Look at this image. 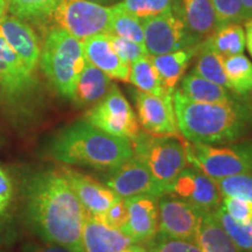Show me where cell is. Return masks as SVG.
Returning a JSON list of instances; mask_svg holds the SVG:
<instances>
[{
	"mask_svg": "<svg viewBox=\"0 0 252 252\" xmlns=\"http://www.w3.org/2000/svg\"><path fill=\"white\" fill-rule=\"evenodd\" d=\"M127 203H126V200L125 198H119L102 216L96 217H98L100 220H103L106 225L122 230V228L126 223V220H127Z\"/></svg>",
	"mask_w": 252,
	"mask_h": 252,
	"instance_id": "obj_39",
	"label": "cell"
},
{
	"mask_svg": "<svg viewBox=\"0 0 252 252\" xmlns=\"http://www.w3.org/2000/svg\"><path fill=\"white\" fill-rule=\"evenodd\" d=\"M203 42L219 53L223 59L243 54L247 47L245 30L238 23L224 24Z\"/></svg>",
	"mask_w": 252,
	"mask_h": 252,
	"instance_id": "obj_25",
	"label": "cell"
},
{
	"mask_svg": "<svg viewBox=\"0 0 252 252\" xmlns=\"http://www.w3.org/2000/svg\"><path fill=\"white\" fill-rule=\"evenodd\" d=\"M245 43H247L249 53L252 56V19L245 21Z\"/></svg>",
	"mask_w": 252,
	"mask_h": 252,
	"instance_id": "obj_41",
	"label": "cell"
},
{
	"mask_svg": "<svg viewBox=\"0 0 252 252\" xmlns=\"http://www.w3.org/2000/svg\"><path fill=\"white\" fill-rule=\"evenodd\" d=\"M133 156L141 160L167 193L176 175L187 166L184 141L176 137H157L141 132L132 143Z\"/></svg>",
	"mask_w": 252,
	"mask_h": 252,
	"instance_id": "obj_6",
	"label": "cell"
},
{
	"mask_svg": "<svg viewBox=\"0 0 252 252\" xmlns=\"http://www.w3.org/2000/svg\"><path fill=\"white\" fill-rule=\"evenodd\" d=\"M14 200L13 181L4 167L0 165V243H11L14 237Z\"/></svg>",
	"mask_w": 252,
	"mask_h": 252,
	"instance_id": "obj_27",
	"label": "cell"
},
{
	"mask_svg": "<svg viewBox=\"0 0 252 252\" xmlns=\"http://www.w3.org/2000/svg\"><path fill=\"white\" fill-rule=\"evenodd\" d=\"M89 1L96 2V4H99V5H103V4H110V2L116 1V0H89Z\"/></svg>",
	"mask_w": 252,
	"mask_h": 252,
	"instance_id": "obj_45",
	"label": "cell"
},
{
	"mask_svg": "<svg viewBox=\"0 0 252 252\" xmlns=\"http://www.w3.org/2000/svg\"><path fill=\"white\" fill-rule=\"evenodd\" d=\"M222 197H237L252 202V173H242L217 180Z\"/></svg>",
	"mask_w": 252,
	"mask_h": 252,
	"instance_id": "obj_33",
	"label": "cell"
},
{
	"mask_svg": "<svg viewBox=\"0 0 252 252\" xmlns=\"http://www.w3.org/2000/svg\"><path fill=\"white\" fill-rule=\"evenodd\" d=\"M108 37L111 43L112 48L116 50L119 58H121L125 63L131 65L132 63L137 61L144 56L149 55L145 46L138 45L133 41L124 39V37L113 35V34L108 33Z\"/></svg>",
	"mask_w": 252,
	"mask_h": 252,
	"instance_id": "obj_36",
	"label": "cell"
},
{
	"mask_svg": "<svg viewBox=\"0 0 252 252\" xmlns=\"http://www.w3.org/2000/svg\"><path fill=\"white\" fill-rule=\"evenodd\" d=\"M86 59L94 67L105 72L109 77L122 82H128L130 65L119 58L112 48L108 33L97 34L82 41Z\"/></svg>",
	"mask_w": 252,
	"mask_h": 252,
	"instance_id": "obj_20",
	"label": "cell"
},
{
	"mask_svg": "<svg viewBox=\"0 0 252 252\" xmlns=\"http://www.w3.org/2000/svg\"><path fill=\"white\" fill-rule=\"evenodd\" d=\"M191 72L230 90V84L223 67V58L202 42L197 46Z\"/></svg>",
	"mask_w": 252,
	"mask_h": 252,
	"instance_id": "obj_26",
	"label": "cell"
},
{
	"mask_svg": "<svg viewBox=\"0 0 252 252\" xmlns=\"http://www.w3.org/2000/svg\"><path fill=\"white\" fill-rule=\"evenodd\" d=\"M140 20L144 28L145 48L150 56L195 48L186 33L184 25L172 9Z\"/></svg>",
	"mask_w": 252,
	"mask_h": 252,
	"instance_id": "obj_9",
	"label": "cell"
},
{
	"mask_svg": "<svg viewBox=\"0 0 252 252\" xmlns=\"http://www.w3.org/2000/svg\"><path fill=\"white\" fill-rule=\"evenodd\" d=\"M212 213L226 235L235 242L237 247L245 252H252V223L250 224L238 223L225 212L222 204Z\"/></svg>",
	"mask_w": 252,
	"mask_h": 252,
	"instance_id": "obj_32",
	"label": "cell"
},
{
	"mask_svg": "<svg viewBox=\"0 0 252 252\" xmlns=\"http://www.w3.org/2000/svg\"><path fill=\"white\" fill-rule=\"evenodd\" d=\"M88 214L102 216L119 197L112 189L93 176L75 169L63 167L60 169Z\"/></svg>",
	"mask_w": 252,
	"mask_h": 252,
	"instance_id": "obj_17",
	"label": "cell"
},
{
	"mask_svg": "<svg viewBox=\"0 0 252 252\" xmlns=\"http://www.w3.org/2000/svg\"><path fill=\"white\" fill-rule=\"evenodd\" d=\"M145 249L147 252H202L194 242L173 238L160 231L145 243Z\"/></svg>",
	"mask_w": 252,
	"mask_h": 252,
	"instance_id": "obj_34",
	"label": "cell"
},
{
	"mask_svg": "<svg viewBox=\"0 0 252 252\" xmlns=\"http://www.w3.org/2000/svg\"><path fill=\"white\" fill-rule=\"evenodd\" d=\"M128 82H131L134 87L138 88V90L144 91V93L156 94L159 97L169 94L163 89L159 74H158L150 55L137 60L130 65Z\"/></svg>",
	"mask_w": 252,
	"mask_h": 252,
	"instance_id": "obj_30",
	"label": "cell"
},
{
	"mask_svg": "<svg viewBox=\"0 0 252 252\" xmlns=\"http://www.w3.org/2000/svg\"><path fill=\"white\" fill-rule=\"evenodd\" d=\"M133 99L138 123L146 133L157 137L180 138L173 106V96L167 94L159 97L135 90Z\"/></svg>",
	"mask_w": 252,
	"mask_h": 252,
	"instance_id": "obj_13",
	"label": "cell"
},
{
	"mask_svg": "<svg viewBox=\"0 0 252 252\" xmlns=\"http://www.w3.org/2000/svg\"><path fill=\"white\" fill-rule=\"evenodd\" d=\"M206 212L171 194L159 197V230L173 238L196 243Z\"/></svg>",
	"mask_w": 252,
	"mask_h": 252,
	"instance_id": "obj_11",
	"label": "cell"
},
{
	"mask_svg": "<svg viewBox=\"0 0 252 252\" xmlns=\"http://www.w3.org/2000/svg\"><path fill=\"white\" fill-rule=\"evenodd\" d=\"M0 30L25 67L31 72L35 71L40 60L41 47L39 37L31 25L14 15H5L0 21Z\"/></svg>",
	"mask_w": 252,
	"mask_h": 252,
	"instance_id": "obj_18",
	"label": "cell"
},
{
	"mask_svg": "<svg viewBox=\"0 0 252 252\" xmlns=\"http://www.w3.org/2000/svg\"><path fill=\"white\" fill-rule=\"evenodd\" d=\"M172 11L184 25L195 47L222 26L212 0H173Z\"/></svg>",
	"mask_w": 252,
	"mask_h": 252,
	"instance_id": "obj_15",
	"label": "cell"
},
{
	"mask_svg": "<svg viewBox=\"0 0 252 252\" xmlns=\"http://www.w3.org/2000/svg\"><path fill=\"white\" fill-rule=\"evenodd\" d=\"M112 19L108 33L131 40L138 45L145 46L144 28L141 20L131 14L119 4L112 5Z\"/></svg>",
	"mask_w": 252,
	"mask_h": 252,
	"instance_id": "obj_31",
	"label": "cell"
},
{
	"mask_svg": "<svg viewBox=\"0 0 252 252\" xmlns=\"http://www.w3.org/2000/svg\"><path fill=\"white\" fill-rule=\"evenodd\" d=\"M23 252H74L69 249L61 247L58 244H52V243H45L42 245L37 244H27L24 248Z\"/></svg>",
	"mask_w": 252,
	"mask_h": 252,
	"instance_id": "obj_40",
	"label": "cell"
},
{
	"mask_svg": "<svg viewBox=\"0 0 252 252\" xmlns=\"http://www.w3.org/2000/svg\"><path fill=\"white\" fill-rule=\"evenodd\" d=\"M179 91L187 98L201 103H229L242 98L226 88L189 72L182 77Z\"/></svg>",
	"mask_w": 252,
	"mask_h": 252,
	"instance_id": "obj_23",
	"label": "cell"
},
{
	"mask_svg": "<svg viewBox=\"0 0 252 252\" xmlns=\"http://www.w3.org/2000/svg\"><path fill=\"white\" fill-rule=\"evenodd\" d=\"M34 86L33 72L21 62L0 30V90L8 104L18 105Z\"/></svg>",
	"mask_w": 252,
	"mask_h": 252,
	"instance_id": "obj_14",
	"label": "cell"
},
{
	"mask_svg": "<svg viewBox=\"0 0 252 252\" xmlns=\"http://www.w3.org/2000/svg\"><path fill=\"white\" fill-rule=\"evenodd\" d=\"M23 197L27 224L40 239L84 252L87 212L60 169L32 173L24 180Z\"/></svg>",
	"mask_w": 252,
	"mask_h": 252,
	"instance_id": "obj_1",
	"label": "cell"
},
{
	"mask_svg": "<svg viewBox=\"0 0 252 252\" xmlns=\"http://www.w3.org/2000/svg\"><path fill=\"white\" fill-rule=\"evenodd\" d=\"M118 4L137 18L144 19L171 11L173 0H123Z\"/></svg>",
	"mask_w": 252,
	"mask_h": 252,
	"instance_id": "obj_35",
	"label": "cell"
},
{
	"mask_svg": "<svg viewBox=\"0 0 252 252\" xmlns=\"http://www.w3.org/2000/svg\"><path fill=\"white\" fill-rule=\"evenodd\" d=\"M196 244L202 252H245L226 235L212 212L203 215Z\"/></svg>",
	"mask_w": 252,
	"mask_h": 252,
	"instance_id": "obj_24",
	"label": "cell"
},
{
	"mask_svg": "<svg viewBox=\"0 0 252 252\" xmlns=\"http://www.w3.org/2000/svg\"><path fill=\"white\" fill-rule=\"evenodd\" d=\"M103 182L121 198L137 195L160 197L165 194V189L158 184L147 166L134 156L116 168L106 171Z\"/></svg>",
	"mask_w": 252,
	"mask_h": 252,
	"instance_id": "obj_10",
	"label": "cell"
},
{
	"mask_svg": "<svg viewBox=\"0 0 252 252\" xmlns=\"http://www.w3.org/2000/svg\"><path fill=\"white\" fill-rule=\"evenodd\" d=\"M52 19L58 27L84 41L97 34L108 33L112 7L89 0H61Z\"/></svg>",
	"mask_w": 252,
	"mask_h": 252,
	"instance_id": "obj_7",
	"label": "cell"
},
{
	"mask_svg": "<svg viewBox=\"0 0 252 252\" xmlns=\"http://www.w3.org/2000/svg\"><path fill=\"white\" fill-rule=\"evenodd\" d=\"M86 121L106 133L131 143L140 135V125L130 103L116 84L86 115Z\"/></svg>",
	"mask_w": 252,
	"mask_h": 252,
	"instance_id": "obj_8",
	"label": "cell"
},
{
	"mask_svg": "<svg viewBox=\"0 0 252 252\" xmlns=\"http://www.w3.org/2000/svg\"><path fill=\"white\" fill-rule=\"evenodd\" d=\"M245 21L252 19V0H241Z\"/></svg>",
	"mask_w": 252,
	"mask_h": 252,
	"instance_id": "obj_42",
	"label": "cell"
},
{
	"mask_svg": "<svg viewBox=\"0 0 252 252\" xmlns=\"http://www.w3.org/2000/svg\"><path fill=\"white\" fill-rule=\"evenodd\" d=\"M46 154L65 165L110 171L133 157V146L131 141L80 121L53 135L47 143Z\"/></svg>",
	"mask_w": 252,
	"mask_h": 252,
	"instance_id": "obj_3",
	"label": "cell"
},
{
	"mask_svg": "<svg viewBox=\"0 0 252 252\" xmlns=\"http://www.w3.org/2000/svg\"><path fill=\"white\" fill-rule=\"evenodd\" d=\"M251 223H252V220H251Z\"/></svg>",
	"mask_w": 252,
	"mask_h": 252,
	"instance_id": "obj_47",
	"label": "cell"
},
{
	"mask_svg": "<svg viewBox=\"0 0 252 252\" xmlns=\"http://www.w3.org/2000/svg\"><path fill=\"white\" fill-rule=\"evenodd\" d=\"M223 67L230 90L244 97L252 93V62L243 54L223 59Z\"/></svg>",
	"mask_w": 252,
	"mask_h": 252,
	"instance_id": "obj_29",
	"label": "cell"
},
{
	"mask_svg": "<svg viewBox=\"0 0 252 252\" xmlns=\"http://www.w3.org/2000/svg\"><path fill=\"white\" fill-rule=\"evenodd\" d=\"M138 248H139V244H132L131 247L125 249V250L122 252H138Z\"/></svg>",
	"mask_w": 252,
	"mask_h": 252,
	"instance_id": "obj_44",
	"label": "cell"
},
{
	"mask_svg": "<svg viewBox=\"0 0 252 252\" xmlns=\"http://www.w3.org/2000/svg\"><path fill=\"white\" fill-rule=\"evenodd\" d=\"M187 162L217 181L242 173H252V140L239 143L198 144L184 140Z\"/></svg>",
	"mask_w": 252,
	"mask_h": 252,
	"instance_id": "obj_5",
	"label": "cell"
},
{
	"mask_svg": "<svg viewBox=\"0 0 252 252\" xmlns=\"http://www.w3.org/2000/svg\"><path fill=\"white\" fill-rule=\"evenodd\" d=\"M138 252H147V251H146V249L140 247V244H139V248H138Z\"/></svg>",
	"mask_w": 252,
	"mask_h": 252,
	"instance_id": "obj_46",
	"label": "cell"
},
{
	"mask_svg": "<svg viewBox=\"0 0 252 252\" xmlns=\"http://www.w3.org/2000/svg\"><path fill=\"white\" fill-rule=\"evenodd\" d=\"M111 86V77L87 60L77 80L71 100L77 108L94 106L104 98Z\"/></svg>",
	"mask_w": 252,
	"mask_h": 252,
	"instance_id": "obj_21",
	"label": "cell"
},
{
	"mask_svg": "<svg viewBox=\"0 0 252 252\" xmlns=\"http://www.w3.org/2000/svg\"><path fill=\"white\" fill-rule=\"evenodd\" d=\"M9 6V0H0V21L5 15H7Z\"/></svg>",
	"mask_w": 252,
	"mask_h": 252,
	"instance_id": "obj_43",
	"label": "cell"
},
{
	"mask_svg": "<svg viewBox=\"0 0 252 252\" xmlns=\"http://www.w3.org/2000/svg\"><path fill=\"white\" fill-rule=\"evenodd\" d=\"M125 200L128 214L122 231L134 244L147 243L159 230V197L137 195Z\"/></svg>",
	"mask_w": 252,
	"mask_h": 252,
	"instance_id": "obj_16",
	"label": "cell"
},
{
	"mask_svg": "<svg viewBox=\"0 0 252 252\" xmlns=\"http://www.w3.org/2000/svg\"><path fill=\"white\" fill-rule=\"evenodd\" d=\"M222 207L235 220L250 224L252 220V202L237 197H222Z\"/></svg>",
	"mask_w": 252,
	"mask_h": 252,
	"instance_id": "obj_38",
	"label": "cell"
},
{
	"mask_svg": "<svg viewBox=\"0 0 252 252\" xmlns=\"http://www.w3.org/2000/svg\"><path fill=\"white\" fill-rule=\"evenodd\" d=\"M166 194L174 195L206 213L214 212L222 203L217 182L194 166H186L169 185Z\"/></svg>",
	"mask_w": 252,
	"mask_h": 252,
	"instance_id": "obj_12",
	"label": "cell"
},
{
	"mask_svg": "<svg viewBox=\"0 0 252 252\" xmlns=\"http://www.w3.org/2000/svg\"><path fill=\"white\" fill-rule=\"evenodd\" d=\"M40 68L62 97L72 99L87 59L83 43L60 27L47 33L41 48Z\"/></svg>",
	"mask_w": 252,
	"mask_h": 252,
	"instance_id": "obj_4",
	"label": "cell"
},
{
	"mask_svg": "<svg viewBox=\"0 0 252 252\" xmlns=\"http://www.w3.org/2000/svg\"><path fill=\"white\" fill-rule=\"evenodd\" d=\"M61 0H9V13L27 24L42 26L52 18Z\"/></svg>",
	"mask_w": 252,
	"mask_h": 252,
	"instance_id": "obj_28",
	"label": "cell"
},
{
	"mask_svg": "<svg viewBox=\"0 0 252 252\" xmlns=\"http://www.w3.org/2000/svg\"><path fill=\"white\" fill-rule=\"evenodd\" d=\"M196 48L180 49L168 54L151 56L154 67L159 74L160 81L167 94H174L179 82L185 76L189 63L196 54Z\"/></svg>",
	"mask_w": 252,
	"mask_h": 252,
	"instance_id": "obj_22",
	"label": "cell"
},
{
	"mask_svg": "<svg viewBox=\"0 0 252 252\" xmlns=\"http://www.w3.org/2000/svg\"><path fill=\"white\" fill-rule=\"evenodd\" d=\"M212 2L222 25L245 21L241 0H212Z\"/></svg>",
	"mask_w": 252,
	"mask_h": 252,
	"instance_id": "obj_37",
	"label": "cell"
},
{
	"mask_svg": "<svg viewBox=\"0 0 252 252\" xmlns=\"http://www.w3.org/2000/svg\"><path fill=\"white\" fill-rule=\"evenodd\" d=\"M173 106L179 132L190 143H232L252 131V106L243 98L229 103H201L175 90Z\"/></svg>",
	"mask_w": 252,
	"mask_h": 252,
	"instance_id": "obj_2",
	"label": "cell"
},
{
	"mask_svg": "<svg viewBox=\"0 0 252 252\" xmlns=\"http://www.w3.org/2000/svg\"><path fill=\"white\" fill-rule=\"evenodd\" d=\"M82 244L84 252H122L134 243L122 230L111 228L98 217L87 213Z\"/></svg>",
	"mask_w": 252,
	"mask_h": 252,
	"instance_id": "obj_19",
	"label": "cell"
}]
</instances>
